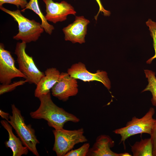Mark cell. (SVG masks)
<instances>
[{"label": "cell", "mask_w": 156, "mask_h": 156, "mask_svg": "<svg viewBox=\"0 0 156 156\" xmlns=\"http://www.w3.org/2000/svg\"><path fill=\"white\" fill-rule=\"evenodd\" d=\"M155 112L154 108L151 107L142 117H133L125 127L116 129L113 132L120 135L121 142L123 143L128 138L135 135L146 133L150 135L155 122L153 118Z\"/></svg>", "instance_id": "cell-4"}, {"label": "cell", "mask_w": 156, "mask_h": 156, "mask_svg": "<svg viewBox=\"0 0 156 156\" xmlns=\"http://www.w3.org/2000/svg\"><path fill=\"white\" fill-rule=\"evenodd\" d=\"M44 76L40 80L34 92L35 97L46 94L57 81L60 75V71L55 68H47L44 71Z\"/></svg>", "instance_id": "cell-13"}, {"label": "cell", "mask_w": 156, "mask_h": 156, "mask_svg": "<svg viewBox=\"0 0 156 156\" xmlns=\"http://www.w3.org/2000/svg\"><path fill=\"white\" fill-rule=\"evenodd\" d=\"M67 73L76 79L84 82L99 81L108 90L111 88V82L106 71L98 70L95 73H90L87 69L85 64L81 62L73 64L68 69Z\"/></svg>", "instance_id": "cell-8"}, {"label": "cell", "mask_w": 156, "mask_h": 156, "mask_svg": "<svg viewBox=\"0 0 156 156\" xmlns=\"http://www.w3.org/2000/svg\"><path fill=\"white\" fill-rule=\"evenodd\" d=\"M78 82L76 79L66 73H60L57 81L51 89L52 95L63 101L78 92Z\"/></svg>", "instance_id": "cell-9"}, {"label": "cell", "mask_w": 156, "mask_h": 156, "mask_svg": "<svg viewBox=\"0 0 156 156\" xmlns=\"http://www.w3.org/2000/svg\"><path fill=\"white\" fill-rule=\"evenodd\" d=\"M90 146L89 143H85L80 148L68 152L64 156H85L87 155Z\"/></svg>", "instance_id": "cell-20"}, {"label": "cell", "mask_w": 156, "mask_h": 156, "mask_svg": "<svg viewBox=\"0 0 156 156\" xmlns=\"http://www.w3.org/2000/svg\"><path fill=\"white\" fill-rule=\"evenodd\" d=\"M28 3L27 0H0V6L5 3H9L15 5L18 8L20 6L21 8L23 9Z\"/></svg>", "instance_id": "cell-21"}, {"label": "cell", "mask_w": 156, "mask_h": 156, "mask_svg": "<svg viewBox=\"0 0 156 156\" xmlns=\"http://www.w3.org/2000/svg\"><path fill=\"white\" fill-rule=\"evenodd\" d=\"M90 23V21L83 16H76L73 23L62 29L65 40L70 41L73 43H85L87 26Z\"/></svg>", "instance_id": "cell-11"}, {"label": "cell", "mask_w": 156, "mask_h": 156, "mask_svg": "<svg viewBox=\"0 0 156 156\" xmlns=\"http://www.w3.org/2000/svg\"><path fill=\"white\" fill-rule=\"evenodd\" d=\"M26 43L22 42L16 43L14 53L17 56L19 69L25 77L27 83L37 85L44 76V73L37 68L33 57L26 53Z\"/></svg>", "instance_id": "cell-6"}, {"label": "cell", "mask_w": 156, "mask_h": 156, "mask_svg": "<svg viewBox=\"0 0 156 156\" xmlns=\"http://www.w3.org/2000/svg\"><path fill=\"white\" fill-rule=\"evenodd\" d=\"M0 122L8 133V140L5 141V144L7 147L11 149L12 156H21L27 155L28 152V149L25 146H23L20 138L16 137L13 133L12 126L5 120H1Z\"/></svg>", "instance_id": "cell-14"}, {"label": "cell", "mask_w": 156, "mask_h": 156, "mask_svg": "<svg viewBox=\"0 0 156 156\" xmlns=\"http://www.w3.org/2000/svg\"><path fill=\"white\" fill-rule=\"evenodd\" d=\"M27 82V81L25 79L14 82L9 84H1L0 86V95L11 92L14 90L16 87L23 85Z\"/></svg>", "instance_id": "cell-19"}, {"label": "cell", "mask_w": 156, "mask_h": 156, "mask_svg": "<svg viewBox=\"0 0 156 156\" xmlns=\"http://www.w3.org/2000/svg\"><path fill=\"white\" fill-rule=\"evenodd\" d=\"M42 1L46 8L45 18L47 21L54 23L66 20L68 15H75L76 14L73 7L64 1L60 3L54 2L53 0Z\"/></svg>", "instance_id": "cell-10"}, {"label": "cell", "mask_w": 156, "mask_h": 156, "mask_svg": "<svg viewBox=\"0 0 156 156\" xmlns=\"http://www.w3.org/2000/svg\"><path fill=\"white\" fill-rule=\"evenodd\" d=\"M114 142L108 135H101L96 138L92 147L90 148L86 156H131L127 153H118L111 149Z\"/></svg>", "instance_id": "cell-12"}, {"label": "cell", "mask_w": 156, "mask_h": 156, "mask_svg": "<svg viewBox=\"0 0 156 156\" xmlns=\"http://www.w3.org/2000/svg\"><path fill=\"white\" fill-rule=\"evenodd\" d=\"M150 135L153 144V156H156V119L151 133Z\"/></svg>", "instance_id": "cell-22"}, {"label": "cell", "mask_w": 156, "mask_h": 156, "mask_svg": "<svg viewBox=\"0 0 156 156\" xmlns=\"http://www.w3.org/2000/svg\"><path fill=\"white\" fill-rule=\"evenodd\" d=\"M0 9L11 16L16 21L18 25V32L13 37V39L21 40L26 43L36 42L43 32L44 28L41 24L34 19L30 20L24 16L19 10L11 11L2 6Z\"/></svg>", "instance_id": "cell-2"}, {"label": "cell", "mask_w": 156, "mask_h": 156, "mask_svg": "<svg viewBox=\"0 0 156 156\" xmlns=\"http://www.w3.org/2000/svg\"><path fill=\"white\" fill-rule=\"evenodd\" d=\"M0 115L2 118L8 121L9 119V114L3 111L1 109L0 110Z\"/></svg>", "instance_id": "cell-24"}, {"label": "cell", "mask_w": 156, "mask_h": 156, "mask_svg": "<svg viewBox=\"0 0 156 156\" xmlns=\"http://www.w3.org/2000/svg\"><path fill=\"white\" fill-rule=\"evenodd\" d=\"M29 9L33 11L39 17L41 21V25L45 31L51 35L54 29L53 26L49 24L46 19L40 8L38 0H30L26 7L21 10V12H24L26 9Z\"/></svg>", "instance_id": "cell-16"}, {"label": "cell", "mask_w": 156, "mask_h": 156, "mask_svg": "<svg viewBox=\"0 0 156 156\" xmlns=\"http://www.w3.org/2000/svg\"><path fill=\"white\" fill-rule=\"evenodd\" d=\"M55 142L53 150L57 156H64L77 144L86 142L83 128L69 130L64 129L53 130Z\"/></svg>", "instance_id": "cell-5"}, {"label": "cell", "mask_w": 156, "mask_h": 156, "mask_svg": "<svg viewBox=\"0 0 156 156\" xmlns=\"http://www.w3.org/2000/svg\"><path fill=\"white\" fill-rule=\"evenodd\" d=\"M12 115L8 121L14 129L24 146L36 156H39L36 146L39 143L34 130L31 125H27L21 111L14 104L11 105Z\"/></svg>", "instance_id": "cell-3"}, {"label": "cell", "mask_w": 156, "mask_h": 156, "mask_svg": "<svg viewBox=\"0 0 156 156\" xmlns=\"http://www.w3.org/2000/svg\"><path fill=\"white\" fill-rule=\"evenodd\" d=\"M97 2L99 7V10L97 14L94 16V18L96 20L98 15L100 12L103 13V15L105 16H109L111 14L109 11L105 9L103 6L100 0H95Z\"/></svg>", "instance_id": "cell-23"}, {"label": "cell", "mask_w": 156, "mask_h": 156, "mask_svg": "<svg viewBox=\"0 0 156 156\" xmlns=\"http://www.w3.org/2000/svg\"><path fill=\"white\" fill-rule=\"evenodd\" d=\"M146 24L149 27L150 35L153 39V44L155 51L154 55L146 62L147 64H151L153 60L156 58V22L152 21L151 19H149L146 22Z\"/></svg>", "instance_id": "cell-18"}, {"label": "cell", "mask_w": 156, "mask_h": 156, "mask_svg": "<svg viewBox=\"0 0 156 156\" xmlns=\"http://www.w3.org/2000/svg\"><path fill=\"white\" fill-rule=\"evenodd\" d=\"M146 77L147 79L148 83L146 88L142 91H150L152 95L151 102L153 105L156 106V77L154 72L149 70H144Z\"/></svg>", "instance_id": "cell-17"}, {"label": "cell", "mask_w": 156, "mask_h": 156, "mask_svg": "<svg viewBox=\"0 0 156 156\" xmlns=\"http://www.w3.org/2000/svg\"><path fill=\"white\" fill-rule=\"evenodd\" d=\"M3 44H0V82L9 84L16 77L25 78L24 75L15 65V61L10 51L5 50Z\"/></svg>", "instance_id": "cell-7"}, {"label": "cell", "mask_w": 156, "mask_h": 156, "mask_svg": "<svg viewBox=\"0 0 156 156\" xmlns=\"http://www.w3.org/2000/svg\"><path fill=\"white\" fill-rule=\"evenodd\" d=\"M38 98L40 102L39 107L30 113L32 118L43 119L47 121L49 127L57 130L63 129L68 121L77 123L80 121L76 116L55 105L51 99L50 92Z\"/></svg>", "instance_id": "cell-1"}, {"label": "cell", "mask_w": 156, "mask_h": 156, "mask_svg": "<svg viewBox=\"0 0 156 156\" xmlns=\"http://www.w3.org/2000/svg\"><path fill=\"white\" fill-rule=\"evenodd\" d=\"M133 156H153V147L151 138L142 139L131 146Z\"/></svg>", "instance_id": "cell-15"}]
</instances>
